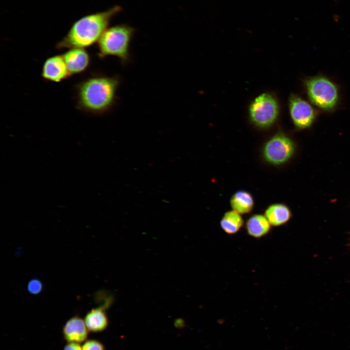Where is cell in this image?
Masks as SVG:
<instances>
[{
    "label": "cell",
    "instance_id": "e0dca14e",
    "mask_svg": "<svg viewBox=\"0 0 350 350\" xmlns=\"http://www.w3.org/2000/svg\"><path fill=\"white\" fill-rule=\"evenodd\" d=\"M82 350H105L103 344L96 340H88L82 345Z\"/></svg>",
    "mask_w": 350,
    "mask_h": 350
},
{
    "label": "cell",
    "instance_id": "3957f363",
    "mask_svg": "<svg viewBox=\"0 0 350 350\" xmlns=\"http://www.w3.org/2000/svg\"><path fill=\"white\" fill-rule=\"evenodd\" d=\"M135 30L125 24L107 28L98 41L99 55L104 57L114 56L122 63L130 58V46Z\"/></svg>",
    "mask_w": 350,
    "mask_h": 350
},
{
    "label": "cell",
    "instance_id": "8fae6325",
    "mask_svg": "<svg viewBox=\"0 0 350 350\" xmlns=\"http://www.w3.org/2000/svg\"><path fill=\"white\" fill-rule=\"evenodd\" d=\"M62 56L70 74L82 72L89 63V55L83 48H71Z\"/></svg>",
    "mask_w": 350,
    "mask_h": 350
},
{
    "label": "cell",
    "instance_id": "9c48e42d",
    "mask_svg": "<svg viewBox=\"0 0 350 350\" xmlns=\"http://www.w3.org/2000/svg\"><path fill=\"white\" fill-rule=\"evenodd\" d=\"M70 74L62 55L51 57L43 64L42 75L46 80L58 82Z\"/></svg>",
    "mask_w": 350,
    "mask_h": 350
},
{
    "label": "cell",
    "instance_id": "6da1fadb",
    "mask_svg": "<svg viewBox=\"0 0 350 350\" xmlns=\"http://www.w3.org/2000/svg\"><path fill=\"white\" fill-rule=\"evenodd\" d=\"M122 8L115 5L99 13L84 17L76 21L58 44V48H83L98 41L112 18Z\"/></svg>",
    "mask_w": 350,
    "mask_h": 350
},
{
    "label": "cell",
    "instance_id": "4fadbf2b",
    "mask_svg": "<svg viewBox=\"0 0 350 350\" xmlns=\"http://www.w3.org/2000/svg\"><path fill=\"white\" fill-rule=\"evenodd\" d=\"M264 215L271 226L279 227L286 224L291 217L290 209L282 204H274L265 210Z\"/></svg>",
    "mask_w": 350,
    "mask_h": 350
},
{
    "label": "cell",
    "instance_id": "ac0fdd59",
    "mask_svg": "<svg viewBox=\"0 0 350 350\" xmlns=\"http://www.w3.org/2000/svg\"><path fill=\"white\" fill-rule=\"evenodd\" d=\"M63 350H82V347L79 343L75 342H68Z\"/></svg>",
    "mask_w": 350,
    "mask_h": 350
},
{
    "label": "cell",
    "instance_id": "5bb4252c",
    "mask_svg": "<svg viewBox=\"0 0 350 350\" xmlns=\"http://www.w3.org/2000/svg\"><path fill=\"white\" fill-rule=\"evenodd\" d=\"M230 203L233 210L241 214H246L251 211L254 206V200L249 192L240 190L232 196Z\"/></svg>",
    "mask_w": 350,
    "mask_h": 350
},
{
    "label": "cell",
    "instance_id": "30bf717a",
    "mask_svg": "<svg viewBox=\"0 0 350 350\" xmlns=\"http://www.w3.org/2000/svg\"><path fill=\"white\" fill-rule=\"evenodd\" d=\"M112 298H109L102 306L93 308L87 313L84 321L89 332H98L104 331L108 325V319L105 309L111 303Z\"/></svg>",
    "mask_w": 350,
    "mask_h": 350
},
{
    "label": "cell",
    "instance_id": "277c9868",
    "mask_svg": "<svg viewBox=\"0 0 350 350\" xmlns=\"http://www.w3.org/2000/svg\"><path fill=\"white\" fill-rule=\"evenodd\" d=\"M305 87L310 100L320 108L331 110L336 105L338 89L328 78L321 76L310 78L306 81Z\"/></svg>",
    "mask_w": 350,
    "mask_h": 350
},
{
    "label": "cell",
    "instance_id": "52a82bcc",
    "mask_svg": "<svg viewBox=\"0 0 350 350\" xmlns=\"http://www.w3.org/2000/svg\"><path fill=\"white\" fill-rule=\"evenodd\" d=\"M289 110L294 124L299 128L309 127L315 118V111L311 105L297 95L290 97Z\"/></svg>",
    "mask_w": 350,
    "mask_h": 350
},
{
    "label": "cell",
    "instance_id": "9a60e30c",
    "mask_svg": "<svg viewBox=\"0 0 350 350\" xmlns=\"http://www.w3.org/2000/svg\"><path fill=\"white\" fill-rule=\"evenodd\" d=\"M220 226L225 233L233 235L237 233L244 225L241 214L232 210L226 212L220 221Z\"/></svg>",
    "mask_w": 350,
    "mask_h": 350
},
{
    "label": "cell",
    "instance_id": "7a4b0ae2",
    "mask_svg": "<svg viewBox=\"0 0 350 350\" xmlns=\"http://www.w3.org/2000/svg\"><path fill=\"white\" fill-rule=\"evenodd\" d=\"M119 83L117 77L98 76L88 79L79 88V105L91 112H105L115 103Z\"/></svg>",
    "mask_w": 350,
    "mask_h": 350
},
{
    "label": "cell",
    "instance_id": "2e32d148",
    "mask_svg": "<svg viewBox=\"0 0 350 350\" xmlns=\"http://www.w3.org/2000/svg\"><path fill=\"white\" fill-rule=\"evenodd\" d=\"M43 290V284L42 282L37 279H33L28 283L27 290L32 295H37L40 293Z\"/></svg>",
    "mask_w": 350,
    "mask_h": 350
},
{
    "label": "cell",
    "instance_id": "7c38bea8",
    "mask_svg": "<svg viewBox=\"0 0 350 350\" xmlns=\"http://www.w3.org/2000/svg\"><path fill=\"white\" fill-rule=\"evenodd\" d=\"M271 226L265 215L259 214L250 216L245 224L247 234L255 238H261L268 234L271 230Z\"/></svg>",
    "mask_w": 350,
    "mask_h": 350
},
{
    "label": "cell",
    "instance_id": "5b68a950",
    "mask_svg": "<svg viewBox=\"0 0 350 350\" xmlns=\"http://www.w3.org/2000/svg\"><path fill=\"white\" fill-rule=\"evenodd\" d=\"M279 113L278 104L270 94L263 93L257 97L249 106L251 121L256 126L265 128L272 124Z\"/></svg>",
    "mask_w": 350,
    "mask_h": 350
},
{
    "label": "cell",
    "instance_id": "ba28073f",
    "mask_svg": "<svg viewBox=\"0 0 350 350\" xmlns=\"http://www.w3.org/2000/svg\"><path fill=\"white\" fill-rule=\"evenodd\" d=\"M88 331L84 320L77 315L70 318L62 329L64 338L67 342L77 343L86 341Z\"/></svg>",
    "mask_w": 350,
    "mask_h": 350
},
{
    "label": "cell",
    "instance_id": "8992f818",
    "mask_svg": "<svg viewBox=\"0 0 350 350\" xmlns=\"http://www.w3.org/2000/svg\"><path fill=\"white\" fill-rule=\"evenodd\" d=\"M295 151L293 141L287 136L278 134L265 144L262 153L265 159L274 165L282 164L287 161Z\"/></svg>",
    "mask_w": 350,
    "mask_h": 350
}]
</instances>
